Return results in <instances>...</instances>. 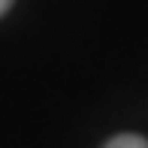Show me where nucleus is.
<instances>
[{"label": "nucleus", "mask_w": 148, "mask_h": 148, "mask_svg": "<svg viewBox=\"0 0 148 148\" xmlns=\"http://www.w3.org/2000/svg\"><path fill=\"white\" fill-rule=\"evenodd\" d=\"M103 148H148V139L136 136V133H121V136L109 139Z\"/></svg>", "instance_id": "obj_1"}, {"label": "nucleus", "mask_w": 148, "mask_h": 148, "mask_svg": "<svg viewBox=\"0 0 148 148\" xmlns=\"http://www.w3.org/2000/svg\"><path fill=\"white\" fill-rule=\"evenodd\" d=\"M9 6H12V0H0V15H3V12L9 9Z\"/></svg>", "instance_id": "obj_2"}]
</instances>
